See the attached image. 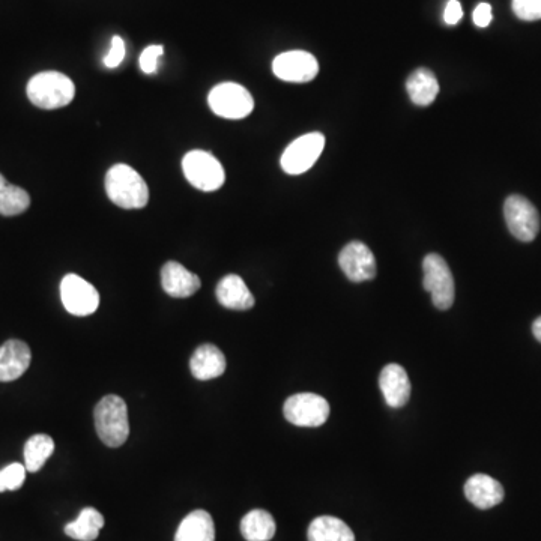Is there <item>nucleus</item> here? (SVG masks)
I'll use <instances>...</instances> for the list:
<instances>
[{
    "instance_id": "28",
    "label": "nucleus",
    "mask_w": 541,
    "mask_h": 541,
    "mask_svg": "<svg viewBox=\"0 0 541 541\" xmlns=\"http://www.w3.org/2000/svg\"><path fill=\"white\" fill-rule=\"evenodd\" d=\"M164 55L163 46H149L140 56V68L145 74H154L158 70V61Z\"/></svg>"
},
{
    "instance_id": "15",
    "label": "nucleus",
    "mask_w": 541,
    "mask_h": 541,
    "mask_svg": "<svg viewBox=\"0 0 541 541\" xmlns=\"http://www.w3.org/2000/svg\"><path fill=\"white\" fill-rule=\"evenodd\" d=\"M161 285L172 298H188L200 289V279L178 262H167L161 269Z\"/></svg>"
},
{
    "instance_id": "19",
    "label": "nucleus",
    "mask_w": 541,
    "mask_h": 541,
    "mask_svg": "<svg viewBox=\"0 0 541 541\" xmlns=\"http://www.w3.org/2000/svg\"><path fill=\"white\" fill-rule=\"evenodd\" d=\"M175 541H215V525L211 514L205 510L188 514L178 526Z\"/></svg>"
},
{
    "instance_id": "22",
    "label": "nucleus",
    "mask_w": 541,
    "mask_h": 541,
    "mask_svg": "<svg viewBox=\"0 0 541 541\" xmlns=\"http://www.w3.org/2000/svg\"><path fill=\"white\" fill-rule=\"evenodd\" d=\"M276 531V520L268 511L251 510L242 517L241 534L247 541H269Z\"/></svg>"
},
{
    "instance_id": "2",
    "label": "nucleus",
    "mask_w": 541,
    "mask_h": 541,
    "mask_svg": "<svg viewBox=\"0 0 541 541\" xmlns=\"http://www.w3.org/2000/svg\"><path fill=\"white\" fill-rule=\"evenodd\" d=\"M28 98L34 106L44 110L62 109L74 100L73 80L58 71H44L28 83Z\"/></svg>"
},
{
    "instance_id": "13",
    "label": "nucleus",
    "mask_w": 541,
    "mask_h": 541,
    "mask_svg": "<svg viewBox=\"0 0 541 541\" xmlns=\"http://www.w3.org/2000/svg\"><path fill=\"white\" fill-rule=\"evenodd\" d=\"M31 348L22 340H8L0 346V382L22 378L31 366Z\"/></svg>"
},
{
    "instance_id": "32",
    "label": "nucleus",
    "mask_w": 541,
    "mask_h": 541,
    "mask_svg": "<svg viewBox=\"0 0 541 541\" xmlns=\"http://www.w3.org/2000/svg\"><path fill=\"white\" fill-rule=\"evenodd\" d=\"M532 333H534L535 339L541 343V316L535 319L534 324H532Z\"/></svg>"
},
{
    "instance_id": "23",
    "label": "nucleus",
    "mask_w": 541,
    "mask_h": 541,
    "mask_svg": "<svg viewBox=\"0 0 541 541\" xmlns=\"http://www.w3.org/2000/svg\"><path fill=\"white\" fill-rule=\"evenodd\" d=\"M104 526V517L95 508H83L74 522L65 526V534L77 541H95Z\"/></svg>"
},
{
    "instance_id": "26",
    "label": "nucleus",
    "mask_w": 541,
    "mask_h": 541,
    "mask_svg": "<svg viewBox=\"0 0 541 541\" xmlns=\"http://www.w3.org/2000/svg\"><path fill=\"white\" fill-rule=\"evenodd\" d=\"M26 472V466L22 463H11L0 469V493L19 490L25 483Z\"/></svg>"
},
{
    "instance_id": "11",
    "label": "nucleus",
    "mask_w": 541,
    "mask_h": 541,
    "mask_svg": "<svg viewBox=\"0 0 541 541\" xmlns=\"http://www.w3.org/2000/svg\"><path fill=\"white\" fill-rule=\"evenodd\" d=\"M273 71L280 80L291 83L312 82L319 73L315 56L303 50L282 53L273 62Z\"/></svg>"
},
{
    "instance_id": "30",
    "label": "nucleus",
    "mask_w": 541,
    "mask_h": 541,
    "mask_svg": "<svg viewBox=\"0 0 541 541\" xmlns=\"http://www.w3.org/2000/svg\"><path fill=\"white\" fill-rule=\"evenodd\" d=\"M463 10L459 0H448L444 11V20L447 25L454 26L462 20Z\"/></svg>"
},
{
    "instance_id": "9",
    "label": "nucleus",
    "mask_w": 541,
    "mask_h": 541,
    "mask_svg": "<svg viewBox=\"0 0 541 541\" xmlns=\"http://www.w3.org/2000/svg\"><path fill=\"white\" fill-rule=\"evenodd\" d=\"M325 148L321 133H310L292 142L282 155V167L289 175H301L315 166Z\"/></svg>"
},
{
    "instance_id": "14",
    "label": "nucleus",
    "mask_w": 541,
    "mask_h": 541,
    "mask_svg": "<svg viewBox=\"0 0 541 541\" xmlns=\"http://www.w3.org/2000/svg\"><path fill=\"white\" fill-rule=\"evenodd\" d=\"M379 387L390 408H403L411 397V381L399 364H388L379 376Z\"/></svg>"
},
{
    "instance_id": "18",
    "label": "nucleus",
    "mask_w": 541,
    "mask_h": 541,
    "mask_svg": "<svg viewBox=\"0 0 541 541\" xmlns=\"http://www.w3.org/2000/svg\"><path fill=\"white\" fill-rule=\"evenodd\" d=\"M226 357L214 345H202L196 349L190 360V370L199 381L220 378L226 372Z\"/></svg>"
},
{
    "instance_id": "27",
    "label": "nucleus",
    "mask_w": 541,
    "mask_h": 541,
    "mask_svg": "<svg viewBox=\"0 0 541 541\" xmlns=\"http://www.w3.org/2000/svg\"><path fill=\"white\" fill-rule=\"evenodd\" d=\"M513 11L523 22L541 20V0H513Z\"/></svg>"
},
{
    "instance_id": "25",
    "label": "nucleus",
    "mask_w": 541,
    "mask_h": 541,
    "mask_svg": "<svg viewBox=\"0 0 541 541\" xmlns=\"http://www.w3.org/2000/svg\"><path fill=\"white\" fill-rule=\"evenodd\" d=\"M55 451V441L52 436L34 435L29 438L25 445V466L28 472H38L43 468L44 463L49 460Z\"/></svg>"
},
{
    "instance_id": "31",
    "label": "nucleus",
    "mask_w": 541,
    "mask_h": 541,
    "mask_svg": "<svg viewBox=\"0 0 541 541\" xmlns=\"http://www.w3.org/2000/svg\"><path fill=\"white\" fill-rule=\"evenodd\" d=\"M474 19L475 26L478 28H487L492 22V7L489 4H480L474 10Z\"/></svg>"
},
{
    "instance_id": "3",
    "label": "nucleus",
    "mask_w": 541,
    "mask_h": 541,
    "mask_svg": "<svg viewBox=\"0 0 541 541\" xmlns=\"http://www.w3.org/2000/svg\"><path fill=\"white\" fill-rule=\"evenodd\" d=\"M95 427L98 436L107 447L118 448L125 444L130 435L127 403L122 397H103L95 406Z\"/></svg>"
},
{
    "instance_id": "8",
    "label": "nucleus",
    "mask_w": 541,
    "mask_h": 541,
    "mask_svg": "<svg viewBox=\"0 0 541 541\" xmlns=\"http://www.w3.org/2000/svg\"><path fill=\"white\" fill-rule=\"evenodd\" d=\"M505 221L514 238L522 242L534 241L540 232V215L535 206L523 196L508 197L504 203Z\"/></svg>"
},
{
    "instance_id": "1",
    "label": "nucleus",
    "mask_w": 541,
    "mask_h": 541,
    "mask_svg": "<svg viewBox=\"0 0 541 541\" xmlns=\"http://www.w3.org/2000/svg\"><path fill=\"white\" fill-rule=\"evenodd\" d=\"M109 199L119 208H145L149 202V188L139 172L127 164H116L106 175Z\"/></svg>"
},
{
    "instance_id": "7",
    "label": "nucleus",
    "mask_w": 541,
    "mask_h": 541,
    "mask_svg": "<svg viewBox=\"0 0 541 541\" xmlns=\"http://www.w3.org/2000/svg\"><path fill=\"white\" fill-rule=\"evenodd\" d=\"M283 412L294 426L319 427L330 417V405L318 394H294L286 400Z\"/></svg>"
},
{
    "instance_id": "21",
    "label": "nucleus",
    "mask_w": 541,
    "mask_h": 541,
    "mask_svg": "<svg viewBox=\"0 0 541 541\" xmlns=\"http://www.w3.org/2000/svg\"><path fill=\"white\" fill-rule=\"evenodd\" d=\"M309 541H355L354 532L333 516L316 517L309 526Z\"/></svg>"
},
{
    "instance_id": "4",
    "label": "nucleus",
    "mask_w": 541,
    "mask_h": 541,
    "mask_svg": "<svg viewBox=\"0 0 541 541\" xmlns=\"http://www.w3.org/2000/svg\"><path fill=\"white\" fill-rule=\"evenodd\" d=\"M424 289L432 295L436 309L448 310L454 303V279L450 266L439 254H427L423 262Z\"/></svg>"
},
{
    "instance_id": "16",
    "label": "nucleus",
    "mask_w": 541,
    "mask_h": 541,
    "mask_svg": "<svg viewBox=\"0 0 541 541\" xmlns=\"http://www.w3.org/2000/svg\"><path fill=\"white\" fill-rule=\"evenodd\" d=\"M504 495V487L490 475H472L465 484L466 499L481 510H489L501 504Z\"/></svg>"
},
{
    "instance_id": "20",
    "label": "nucleus",
    "mask_w": 541,
    "mask_h": 541,
    "mask_svg": "<svg viewBox=\"0 0 541 541\" xmlns=\"http://www.w3.org/2000/svg\"><path fill=\"white\" fill-rule=\"evenodd\" d=\"M409 97L417 106H430L439 94V83L435 74L426 68L414 71L406 83Z\"/></svg>"
},
{
    "instance_id": "24",
    "label": "nucleus",
    "mask_w": 541,
    "mask_h": 541,
    "mask_svg": "<svg viewBox=\"0 0 541 541\" xmlns=\"http://www.w3.org/2000/svg\"><path fill=\"white\" fill-rule=\"evenodd\" d=\"M31 206L28 191L16 185L8 184L7 179L0 173V215L14 217L23 214Z\"/></svg>"
},
{
    "instance_id": "17",
    "label": "nucleus",
    "mask_w": 541,
    "mask_h": 541,
    "mask_svg": "<svg viewBox=\"0 0 541 541\" xmlns=\"http://www.w3.org/2000/svg\"><path fill=\"white\" fill-rule=\"evenodd\" d=\"M215 294H217L218 303L226 309L244 312L254 307L253 294L245 285L244 280L235 274L223 277L215 289Z\"/></svg>"
},
{
    "instance_id": "6",
    "label": "nucleus",
    "mask_w": 541,
    "mask_h": 541,
    "mask_svg": "<svg viewBox=\"0 0 541 541\" xmlns=\"http://www.w3.org/2000/svg\"><path fill=\"white\" fill-rule=\"evenodd\" d=\"M212 112L224 119L247 118L254 109L250 92L238 83H221L209 92Z\"/></svg>"
},
{
    "instance_id": "5",
    "label": "nucleus",
    "mask_w": 541,
    "mask_h": 541,
    "mask_svg": "<svg viewBox=\"0 0 541 541\" xmlns=\"http://www.w3.org/2000/svg\"><path fill=\"white\" fill-rule=\"evenodd\" d=\"M185 178L200 191H215L223 187L226 173L220 161L205 151H191L182 160Z\"/></svg>"
},
{
    "instance_id": "29",
    "label": "nucleus",
    "mask_w": 541,
    "mask_h": 541,
    "mask_svg": "<svg viewBox=\"0 0 541 541\" xmlns=\"http://www.w3.org/2000/svg\"><path fill=\"white\" fill-rule=\"evenodd\" d=\"M125 58V43L121 37H113L112 49H110L109 55L104 58V65L107 68H118L119 65L124 62Z\"/></svg>"
},
{
    "instance_id": "10",
    "label": "nucleus",
    "mask_w": 541,
    "mask_h": 541,
    "mask_svg": "<svg viewBox=\"0 0 541 541\" xmlns=\"http://www.w3.org/2000/svg\"><path fill=\"white\" fill-rule=\"evenodd\" d=\"M62 304L74 316H89L100 306L97 289L76 274H68L61 283Z\"/></svg>"
},
{
    "instance_id": "12",
    "label": "nucleus",
    "mask_w": 541,
    "mask_h": 541,
    "mask_svg": "<svg viewBox=\"0 0 541 541\" xmlns=\"http://www.w3.org/2000/svg\"><path fill=\"white\" fill-rule=\"evenodd\" d=\"M339 265L351 282H369L376 276V259L372 250L360 241L349 242L340 251Z\"/></svg>"
}]
</instances>
